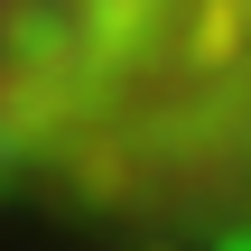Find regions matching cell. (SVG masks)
<instances>
[{
    "label": "cell",
    "mask_w": 251,
    "mask_h": 251,
    "mask_svg": "<svg viewBox=\"0 0 251 251\" xmlns=\"http://www.w3.org/2000/svg\"><path fill=\"white\" fill-rule=\"evenodd\" d=\"M0 214L251 251V0H0Z\"/></svg>",
    "instance_id": "6da1fadb"
}]
</instances>
